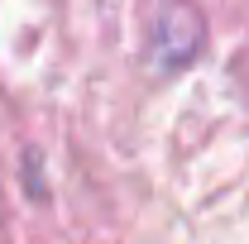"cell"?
Returning <instances> with one entry per match:
<instances>
[{"mask_svg":"<svg viewBox=\"0 0 249 244\" xmlns=\"http://www.w3.org/2000/svg\"><path fill=\"white\" fill-rule=\"evenodd\" d=\"M201 38H206V29L187 5H163L149 24V58L163 72H178L201 53Z\"/></svg>","mask_w":249,"mask_h":244,"instance_id":"1","label":"cell"}]
</instances>
